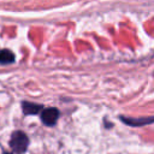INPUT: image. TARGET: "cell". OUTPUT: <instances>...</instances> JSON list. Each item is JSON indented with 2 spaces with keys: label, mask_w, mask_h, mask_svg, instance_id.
<instances>
[{
  "label": "cell",
  "mask_w": 154,
  "mask_h": 154,
  "mask_svg": "<svg viewBox=\"0 0 154 154\" xmlns=\"http://www.w3.org/2000/svg\"><path fill=\"white\" fill-rule=\"evenodd\" d=\"M10 146L16 154H23L26 152L29 146V138L23 131H14L10 138Z\"/></svg>",
  "instance_id": "obj_1"
},
{
  "label": "cell",
  "mask_w": 154,
  "mask_h": 154,
  "mask_svg": "<svg viewBox=\"0 0 154 154\" xmlns=\"http://www.w3.org/2000/svg\"><path fill=\"white\" fill-rule=\"evenodd\" d=\"M58 117H59V111L55 107L45 108L41 112V120L47 126H53L57 123Z\"/></svg>",
  "instance_id": "obj_2"
},
{
  "label": "cell",
  "mask_w": 154,
  "mask_h": 154,
  "mask_svg": "<svg viewBox=\"0 0 154 154\" xmlns=\"http://www.w3.org/2000/svg\"><path fill=\"white\" fill-rule=\"evenodd\" d=\"M120 120L130 126H142L150 123H154V117H143V118H126L120 117Z\"/></svg>",
  "instance_id": "obj_3"
},
{
  "label": "cell",
  "mask_w": 154,
  "mask_h": 154,
  "mask_svg": "<svg viewBox=\"0 0 154 154\" xmlns=\"http://www.w3.org/2000/svg\"><path fill=\"white\" fill-rule=\"evenodd\" d=\"M22 108L24 114L26 116H34V114H38L40 112H42V106L38 103H34V102H28L24 101L22 103Z\"/></svg>",
  "instance_id": "obj_4"
},
{
  "label": "cell",
  "mask_w": 154,
  "mask_h": 154,
  "mask_svg": "<svg viewBox=\"0 0 154 154\" xmlns=\"http://www.w3.org/2000/svg\"><path fill=\"white\" fill-rule=\"evenodd\" d=\"M4 154H11V153H8V152H5V153H4Z\"/></svg>",
  "instance_id": "obj_5"
}]
</instances>
